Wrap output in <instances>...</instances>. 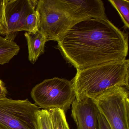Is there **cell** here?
Here are the masks:
<instances>
[{
    "mask_svg": "<svg viewBox=\"0 0 129 129\" xmlns=\"http://www.w3.org/2000/svg\"><path fill=\"white\" fill-rule=\"evenodd\" d=\"M128 35L108 19H89L75 24L57 41V48L76 69L126 59Z\"/></svg>",
    "mask_w": 129,
    "mask_h": 129,
    "instance_id": "6da1fadb",
    "label": "cell"
},
{
    "mask_svg": "<svg viewBox=\"0 0 129 129\" xmlns=\"http://www.w3.org/2000/svg\"><path fill=\"white\" fill-rule=\"evenodd\" d=\"M129 60L109 62L83 69H77L72 81L76 96L95 99L116 86L129 89Z\"/></svg>",
    "mask_w": 129,
    "mask_h": 129,
    "instance_id": "7a4b0ae2",
    "label": "cell"
},
{
    "mask_svg": "<svg viewBox=\"0 0 129 129\" xmlns=\"http://www.w3.org/2000/svg\"><path fill=\"white\" fill-rule=\"evenodd\" d=\"M35 104L45 109L58 108L65 112L76 98L71 80L55 77L46 79L36 85L31 91Z\"/></svg>",
    "mask_w": 129,
    "mask_h": 129,
    "instance_id": "3957f363",
    "label": "cell"
},
{
    "mask_svg": "<svg viewBox=\"0 0 129 129\" xmlns=\"http://www.w3.org/2000/svg\"><path fill=\"white\" fill-rule=\"evenodd\" d=\"M92 99L111 129H129V89L115 87Z\"/></svg>",
    "mask_w": 129,
    "mask_h": 129,
    "instance_id": "277c9868",
    "label": "cell"
},
{
    "mask_svg": "<svg viewBox=\"0 0 129 129\" xmlns=\"http://www.w3.org/2000/svg\"><path fill=\"white\" fill-rule=\"evenodd\" d=\"M40 108L28 99L0 100V129H40Z\"/></svg>",
    "mask_w": 129,
    "mask_h": 129,
    "instance_id": "5b68a950",
    "label": "cell"
},
{
    "mask_svg": "<svg viewBox=\"0 0 129 129\" xmlns=\"http://www.w3.org/2000/svg\"><path fill=\"white\" fill-rule=\"evenodd\" d=\"M36 10L40 17L39 30L50 41H58L71 27L80 21L74 20L59 9L55 0L38 1Z\"/></svg>",
    "mask_w": 129,
    "mask_h": 129,
    "instance_id": "8992f818",
    "label": "cell"
},
{
    "mask_svg": "<svg viewBox=\"0 0 129 129\" xmlns=\"http://www.w3.org/2000/svg\"><path fill=\"white\" fill-rule=\"evenodd\" d=\"M56 5L74 20L107 19L101 0H55Z\"/></svg>",
    "mask_w": 129,
    "mask_h": 129,
    "instance_id": "52a82bcc",
    "label": "cell"
},
{
    "mask_svg": "<svg viewBox=\"0 0 129 129\" xmlns=\"http://www.w3.org/2000/svg\"><path fill=\"white\" fill-rule=\"evenodd\" d=\"M37 0H7L5 7L8 33L5 38L14 40L17 33L23 31L28 16L36 10Z\"/></svg>",
    "mask_w": 129,
    "mask_h": 129,
    "instance_id": "ba28073f",
    "label": "cell"
},
{
    "mask_svg": "<svg viewBox=\"0 0 129 129\" xmlns=\"http://www.w3.org/2000/svg\"><path fill=\"white\" fill-rule=\"evenodd\" d=\"M72 105L71 116L77 129H99V111L92 99L77 96Z\"/></svg>",
    "mask_w": 129,
    "mask_h": 129,
    "instance_id": "9c48e42d",
    "label": "cell"
},
{
    "mask_svg": "<svg viewBox=\"0 0 129 129\" xmlns=\"http://www.w3.org/2000/svg\"><path fill=\"white\" fill-rule=\"evenodd\" d=\"M24 35L28 48V60L34 64L39 57L44 53L45 44L50 40L39 30L35 33L25 32Z\"/></svg>",
    "mask_w": 129,
    "mask_h": 129,
    "instance_id": "30bf717a",
    "label": "cell"
},
{
    "mask_svg": "<svg viewBox=\"0 0 129 129\" xmlns=\"http://www.w3.org/2000/svg\"><path fill=\"white\" fill-rule=\"evenodd\" d=\"M20 49L14 41L8 40L0 35V65L9 63L18 55Z\"/></svg>",
    "mask_w": 129,
    "mask_h": 129,
    "instance_id": "8fae6325",
    "label": "cell"
},
{
    "mask_svg": "<svg viewBox=\"0 0 129 129\" xmlns=\"http://www.w3.org/2000/svg\"><path fill=\"white\" fill-rule=\"evenodd\" d=\"M118 12L126 28H129V1L128 0H109Z\"/></svg>",
    "mask_w": 129,
    "mask_h": 129,
    "instance_id": "7c38bea8",
    "label": "cell"
},
{
    "mask_svg": "<svg viewBox=\"0 0 129 129\" xmlns=\"http://www.w3.org/2000/svg\"><path fill=\"white\" fill-rule=\"evenodd\" d=\"M48 111L51 120V129H64V120L66 117L65 112L58 108L51 109Z\"/></svg>",
    "mask_w": 129,
    "mask_h": 129,
    "instance_id": "4fadbf2b",
    "label": "cell"
},
{
    "mask_svg": "<svg viewBox=\"0 0 129 129\" xmlns=\"http://www.w3.org/2000/svg\"><path fill=\"white\" fill-rule=\"evenodd\" d=\"M40 24V17L37 10L31 13L26 19L23 31L35 33L39 30Z\"/></svg>",
    "mask_w": 129,
    "mask_h": 129,
    "instance_id": "5bb4252c",
    "label": "cell"
},
{
    "mask_svg": "<svg viewBox=\"0 0 129 129\" xmlns=\"http://www.w3.org/2000/svg\"><path fill=\"white\" fill-rule=\"evenodd\" d=\"M40 129H51V122L49 111L47 109H40L38 115Z\"/></svg>",
    "mask_w": 129,
    "mask_h": 129,
    "instance_id": "9a60e30c",
    "label": "cell"
},
{
    "mask_svg": "<svg viewBox=\"0 0 129 129\" xmlns=\"http://www.w3.org/2000/svg\"><path fill=\"white\" fill-rule=\"evenodd\" d=\"M7 0H0V34L6 36L8 26L6 20L5 7Z\"/></svg>",
    "mask_w": 129,
    "mask_h": 129,
    "instance_id": "2e32d148",
    "label": "cell"
},
{
    "mask_svg": "<svg viewBox=\"0 0 129 129\" xmlns=\"http://www.w3.org/2000/svg\"><path fill=\"white\" fill-rule=\"evenodd\" d=\"M99 129H111L108 122L104 116L100 112L99 116Z\"/></svg>",
    "mask_w": 129,
    "mask_h": 129,
    "instance_id": "e0dca14e",
    "label": "cell"
},
{
    "mask_svg": "<svg viewBox=\"0 0 129 129\" xmlns=\"http://www.w3.org/2000/svg\"><path fill=\"white\" fill-rule=\"evenodd\" d=\"M7 93L8 92L5 83L0 79V100L7 99Z\"/></svg>",
    "mask_w": 129,
    "mask_h": 129,
    "instance_id": "ac0fdd59",
    "label": "cell"
},
{
    "mask_svg": "<svg viewBox=\"0 0 129 129\" xmlns=\"http://www.w3.org/2000/svg\"><path fill=\"white\" fill-rule=\"evenodd\" d=\"M64 129H70L68 123L67 122V120H66V117L64 118Z\"/></svg>",
    "mask_w": 129,
    "mask_h": 129,
    "instance_id": "d6986e66",
    "label": "cell"
}]
</instances>
